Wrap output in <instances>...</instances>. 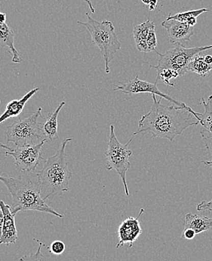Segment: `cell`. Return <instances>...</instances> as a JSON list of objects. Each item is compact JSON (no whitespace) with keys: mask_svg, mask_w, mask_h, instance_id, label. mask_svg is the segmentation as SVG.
<instances>
[{"mask_svg":"<svg viewBox=\"0 0 212 261\" xmlns=\"http://www.w3.org/2000/svg\"><path fill=\"white\" fill-rule=\"evenodd\" d=\"M144 212V208H141L137 218L128 217L119 225L118 228L119 242L116 245V248H119V247L123 246L126 243H129L130 248L133 246V244L143 232L139 218Z\"/></svg>","mask_w":212,"mask_h":261,"instance_id":"10","label":"cell"},{"mask_svg":"<svg viewBox=\"0 0 212 261\" xmlns=\"http://www.w3.org/2000/svg\"><path fill=\"white\" fill-rule=\"evenodd\" d=\"M0 148H4V149H9V150H10V147H8L7 145H5V144H3V143L0 142Z\"/></svg>","mask_w":212,"mask_h":261,"instance_id":"33","label":"cell"},{"mask_svg":"<svg viewBox=\"0 0 212 261\" xmlns=\"http://www.w3.org/2000/svg\"><path fill=\"white\" fill-rule=\"evenodd\" d=\"M87 22L78 21V23L87 28L92 37V42L100 49L101 56L105 61V72H111L110 64L114 59L116 53L122 48L114 24L109 20L97 21L92 18L89 13H86Z\"/></svg>","mask_w":212,"mask_h":261,"instance_id":"4","label":"cell"},{"mask_svg":"<svg viewBox=\"0 0 212 261\" xmlns=\"http://www.w3.org/2000/svg\"><path fill=\"white\" fill-rule=\"evenodd\" d=\"M157 38L155 34V25L150 28V32L147 38V53L155 51L157 46Z\"/></svg>","mask_w":212,"mask_h":261,"instance_id":"22","label":"cell"},{"mask_svg":"<svg viewBox=\"0 0 212 261\" xmlns=\"http://www.w3.org/2000/svg\"><path fill=\"white\" fill-rule=\"evenodd\" d=\"M204 59H205V61L207 64H212V56H210V55L205 56V57H204Z\"/></svg>","mask_w":212,"mask_h":261,"instance_id":"31","label":"cell"},{"mask_svg":"<svg viewBox=\"0 0 212 261\" xmlns=\"http://www.w3.org/2000/svg\"><path fill=\"white\" fill-rule=\"evenodd\" d=\"M158 4V0H150V5H149V9L150 11H153L156 8Z\"/></svg>","mask_w":212,"mask_h":261,"instance_id":"28","label":"cell"},{"mask_svg":"<svg viewBox=\"0 0 212 261\" xmlns=\"http://www.w3.org/2000/svg\"><path fill=\"white\" fill-rule=\"evenodd\" d=\"M0 181L12 195L14 203L12 212L15 215L25 211H37L58 218L64 217L50 207L42 198L38 173L23 172L15 177L3 173L0 174Z\"/></svg>","mask_w":212,"mask_h":261,"instance_id":"2","label":"cell"},{"mask_svg":"<svg viewBox=\"0 0 212 261\" xmlns=\"http://www.w3.org/2000/svg\"><path fill=\"white\" fill-rule=\"evenodd\" d=\"M132 138L126 144L119 142L115 134V127L111 125L108 148L105 152L106 156V168L108 170H115L122 179L125 188V194L129 196L126 181V174L131 168L129 158L132 155V151L128 148V145L132 141Z\"/></svg>","mask_w":212,"mask_h":261,"instance_id":"6","label":"cell"},{"mask_svg":"<svg viewBox=\"0 0 212 261\" xmlns=\"http://www.w3.org/2000/svg\"><path fill=\"white\" fill-rule=\"evenodd\" d=\"M114 86H115V89H114V91H121L124 94L150 93L152 95L154 94V95L160 96V97H163V98L169 100V102L173 103L175 106L184 108H189L183 102L178 101V100L171 97L169 94L162 92L157 86V83H151L139 80L138 75L135 77L134 80H130L128 83H119V84L114 85Z\"/></svg>","mask_w":212,"mask_h":261,"instance_id":"9","label":"cell"},{"mask_svg":"<svg viewBox=\"0 0 212 261\" xmlns=\"http://www.w3.org/2000/svg\"><path fill=\"white\" fill-rule=\"evenodd\" d=\"M211 48L212 45L188 48L180 43L177 44L174 48L168 50L164 54L155 51L160 58L156 66L150 65V67L155 69L157 73L166 69H171L177 71L180 76H182L188 73V65L195 57Z\"/></svg>","mask_w":212,"mask_h":261,"instance_id":"7","label":"cell"},{"mask_svg":"<svg viewBox=\"0 0 212 261\" xmlns=\"http://www.w3.org/2000/svg\"><path fill=\"white\" fill-rule=\"evenodd\" d=\"M197 210L199 212H202V211H208V212H212V200L209 202H203L199 203L197 205Z\"/></svg>","mask_w":212,"mask_h":261,"instance_id":"26","label":"cell"},{"mask_svg":"<svg viewBox=\"0 0 212 261\" xmlns=\"http://www.w3.org/2000/svg\"><path fill=\"white\" fill-rule=\"evenodd\" d=\"M202 163L205 165L207 167H212V161H206V160H202Z\"/></svg>","mask_w":212,"mask_h":261,"instance_id":"32","label":"cell"},{"mask_svg":"<svg viewBox=\"0 0 212 261\" xmlns=\"http://www.w3.org/2000/svg\"><path fill=\"white\" fill-rule=\"evenodd\" d=\"M42 243H39V246L38 250L37 252L32 253L30 252L29 254H26V255L20 257V261H42L43 259L44 256L42 254L41 251V248H42Z\"/></svg>","mask_w":212,"mask_h":261,"instance_id":"23","label":"cell"},{"mask_svg":"<svg viewBox=\"0 0 212 261\" xmlns=\"http://www.w3.org/2000/svg\"><path fill=\"white\" fill-rule=\"evenodd\" d=\"M65 101L61 102L57 108L53 112L50 113L46 120L43 123V130L47 139L53 141L58 139V117L63 107L65 105Z\"/></svg>","mask_w":212,"mask_h":261,"instance_id":"18","label":"cell"},{"mask_svg":"<svg viewBox=\"0 0 212 261\" xmlns=\"http://www.w3.org/2000/svg\"><path fill=\"white\" fill-rule=\"evenodd\" d=\"M196 18H191L189 20H188V23H187L193 28V27L196 24V23H197V19Z\"/></svg>","mask_w":212,"mask_h":261,"instance_id":"29","label":"cell"},{"mask_svg":"<svg viewBox=\"0 0 212 261\" xmlns=\"http://www.w3.org/2000/svg\"><path fill=\"white\" fill-rule=\"evenodd\" d=\"M153 106L149 113L138 122V128L133 135L150 134L152 138H161L173 142L174 138L191 126L199 124L198 113L191 108L166 106L158 101L153 94Z\"/></svg>","mask_w":212,"mask_h":261,"instance_id":"1","label":"cell"},{"mask_svg":"<svg viewBox=\"0 0 212 261\" xmlns=\"http://www.w3.org/2000/svg\"><path fill=\"white\" fill-rule=\"evenodd\" d=\"M0 45L9 48V51L12 56V62L19 64L23 61V58L15 47V33L6 23L0 24Z\"/></svg>","mask_w":212,"mask_h":261,"instance_id":"14","label":"cell"},{"mask_svg":"<svg viewBox=\"0 0 212 261\" xmlns=\"http://www.w3.org/2000/svg\"><path fill=\"white\" fill-rule=\"evenodd\" d=\"M85 1L87 3L88 6H89V9H90L91 12L92 13H95V8L93 7V5H92V2L90 0H85Z\"/></svg>","mask_w":212,"mask_h":261,"instance_id":"30","label":"cell"},{"mask_svg":"<svg viewBox=\"0 0 212 261\" xmlns=\"http://www.w3.org/2000/svg\"><path fill=\"white\" fill-rule=\"evenodd\" d=\"M65 248V244L63 243V242L57 240V241L53 242L51 245L48 247V249L51 254L60 255V254H63L64 252Z\"/></svg>","mask_w":212,"mask_h":261,"instance_id":"24","label":"cell"},{"mask_svg":"<svg viewBox=\"0 0 212 261\" xmlns=\"http://www.w3.org/2000/svg\"><path fill=\"white\" fill-rule=\"evenodd\" d=\"M42 108H39L26 119L19 118L12 125L6 127L7 143H12L15 147L35 145L44 141H48L43 130V123L39 121L42 118Z\"/></svg>","mask_w":212,"mask_h":261,"instance_id":"5","label":"cell"},{"mask_svg":"<svg viewBox=\"0 0 212 261\" xmlns=\"http://www.w3.org/2000/svg\"><path fill=\"white\" fill-rule=\"evenodd\" d=\"M3 224H4V215H3V212L0 208V238H1L2 233H3Z\"/></svg>","mask_w":212,"mask_h":261,"instance_id":"27","label":"cell"},{"mask_svg":"<svg viewBox=\"0 0 212 261\" xmlns=\"http://www.w3.org/2000/svg\"><path fill=\"white\" fill-rule=\"evenodd\" d=\"M153 25H155L154 23L149 19L147 21L134 27L133 35H134L137 49L138 51L147 53V38L149 32H150V28Z\"/></svg>","mask_w":212,"mask_h":261,"instance_id":"17","label":"cell"},{"mask_svg":"<svg viewBox=\"0 0 212 261\" xmlns=\"http://www.w3.org/2000/svg\"><path fill=\"white\" fill-rule=\"evenodd\" d=\"M201 105H203L204 113H198L199 124L201 127L200 134L205 148L212 156V95L205 101L202 97L200 99Z\"/></svg>","mask_w":212,"mask_h":261,"instance_id":"11","label":"cell"},{"mask_svg":"<svg viewBox=\"0 0 212 261\" xmlns=\"http://www.w3.org/2000/svg\"><path fill=\"white\" fill-rule=\"evenodd\" d=\"M39 88H35L28 92L22 98L19 100H11L7 105H6V111L0 116V124L6 121L9 118L16 117L19 116L20 113L23 111V108L26 105V102L38 92Z\"/></svg>","mask_w":212,"mask_h":261,"instance_id":"15","label":"cell"},{"mask_svg":"<svg viewBox=\"0 0 212 261\" xmlns=\"http://www.w3.org/2000/svg\"><path fill=\"white\" fill-rule=\"evenodd\" d=\"M162 26L166 28L169 34L171 43L177 45L183 42H188L194 34L193 27L184 22L176 20H166L162 22Z\"/></svg>","mask_w":212,"mask_h":261,"instance_id":"12","label":"cell"},{"mask_svg":"<svg viewBox=\"0 0 212 261\" xmlns=\"http://www.w3.org/2000/svg\"><path fill=\"white\" fill-rule=\"evenodd\" d=\"M72 138H66L56 154L45 160L39 171L41 195L44 200H51L55 196H61L69 191V183L73 173L68 170L66 147Z\"/></svg>","mask_w":212,"mask_h":261,"instance_id":"3","label":"cell"},{"mask_svg":"<svg viewBox=\"0 0 212 261\" xmlns=\"http://www.w3.org/2000/svg\"><path fill=\"white\" fill-rule=\"evenodd\" d=\"M0 208L4 215V224H3V233L0 238V245L9 246L10 244L16 243L18 240V231L15 225V215L12 212L10 205L0 201Z\"/></svg>","mask_w":212,"mask_h":261,"instance_id":"13","label":"cell"},{"mask_svg":"<svg viewBox=\"0 0 212 261\" xmlns=\"http://www.w3.org/2000/svg\"><path fill=\"white\" fill-rule=\"evenodd\" d=\"M196 232L191 229H183L181 234V238L187 240H193L196 237Z\"/></svg>","mask_w":212,"mask_h":261,"instance_id":"25","label":"cell"},{"mask_svg":"<svg viewBox=\"0 0 212 261\" xmlns=\"http://www.w3.org/2000/svg\"><path fill=\"white\" fill-rule=\"evenodd\" d=\"M142 3H144V5H150V0H141Z\"/></svg>","mask_w":212,"mask_h":261,"instance_id":"34","label":"cell"},{"mask_svg":"<svg viewBox=\"0 0 212 261\" xmlns=\"http://www.w3.org/2000/svg\"><path fill=\"white\" fill-rule=\"evenodd\" d=\"M47 141H42L35 145L16 147L5 152L6 156L11 155L15 160V166L20 172H35L36 168L42 160V147Z\"/></svg>","mask_w":212,"mask_h":261,"instance_id":"8","label":"cell"},{"mask_svg":"<svg viewBox=\"0 0 212 261\" xmlns=\"http://www.w3.org/2000/svg\"><path fill=\"white\" fill-rule=\"evenodd\" d=\"M178 76H180V75L175 70L166 69V70H162V71L157 73L156 80H155V83L158 84V80H161L164 84L169 86V87H176L175 85L171 83V80L172 79L177 78Z\"/></svg>","mask_w":212,"mask_h":261,"instance_id":"21","label":"cell"},{"mask_svg":"<svg viewBox=\"0 0 212 261\" xmlns=\"http://www.w3.org/2000/svg\"><path fill=\"white\" fill-rule=\"evenodd\" d=\"M183 226L184 229H193L197 235L212 229V218L205 215L187 214Z\"/></svg>","mask_w":212,"mask_h":261,"instance_id":"16","label":"cell"},{"mask_svg":"<svg viewBox=\"0 0 212 261\" xmlns=\"http://www.w3.org/2000/svg\"><path fill=\"white\" fill-rule=\"evenodd\" d=\"M203 53L197 55L188 67V72L196 73L199 76L205 77L212 70V64H208L204 59Z\"/></svg>","mask_w":212,"mask_h":261,"instance_id":"19","label":"cell"},{"mask_svg":"<svg viewBox=\"0 0 212 261\" xmlns=\"http://www.w3.org/2000/svg\"><path fill=\"white\" fill-rule=\"evenodd\" d=\"M208 9H197V10H191L188 12H180V13L175 14L172 15V14H169V16L167 17L166 20H176L180 22H184L188 23V20L191 18H197L199 15H202L204 12H208Z\"/></svg>","mask_w":212,"mask_h":261,"instance_id":"20","label":"cell"}]
</instances>
